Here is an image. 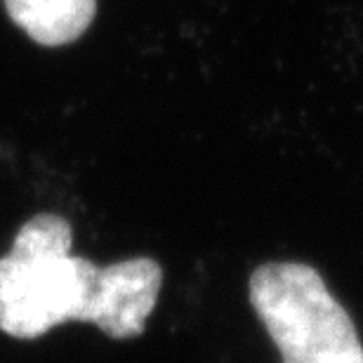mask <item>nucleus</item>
<instances>
[{"label": "nucleus", "instance_id": "7ed1b4c3", "mask_svg": "<svg viewBox=\"0 0 363 363\" xmlns=\"http://www.w3.org/2000/svg\"><path fill=\"white\" fill-rule=\"evenodd\" d=\"M161 283L163 269L151 257L99 267L85 323H94L113 340L142 335L147 316L156 307Z\"/></svg>", "mask_w": 363, "mask_h": 363}, {"label": "nucleus", "instance_id": "20e7f679", "mask_svg": "<svg viewBox=\"0 0 363 363\" xmlns=\"http://www.w3.org/2000/svg\"><path fill=\"white\" fill-rule=\"evenodd\" d=\"M10 19L38 45L57 48L88 31L97 0H5Z\"/></svg>", "mask_w": 363, "mask_h": 363}, {"label": "nucleus", "instance_id": "f257e3e1", "mask_svg": "<svg viewBox=\"0 0 363 363\" xmlns=\"http://www.w3.org/2000/svg\"><path fill=\"white\" fill-rule=\"evenodd\" d=\"M71 224L40 213L17 231L0 259V330L35 340L67 321H85L99 267L71 255Z\"/></svg>", "mask_w": 363, "mask_h": 363}, {"label": "nucleus", "instance_id": "f03ea898", "mask_svg": "<svg viewBox=\"0 0 363 363\" xmlns=\"http://www.w3.org/2000/svg\"><path fill=\"white\" fill-rule=\"evenodd\" d=\"M250 304L283 363H363L354 321L311 267H257L250 276Z\"/></svg>", "mask_w": 363, "mask_h": 363}]
</instances>
